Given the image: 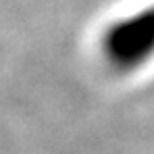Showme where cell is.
Listing matches in <instances>:
<instances>
[{"label":"cell","instance_id":"6da1fadb","mask_svg":"<svg viewBox=\"0 0 154 154\" xmlns=\"http://www.w3.org/2000/svg\"><path fill=\"white\" fill-rule=\"evenodd\" d=\"M102 54L119 71L131 73L154 58V4L125 15L104 29Z\"/></svg>","mask_w":154,"mask_h":154}]
</instances>
